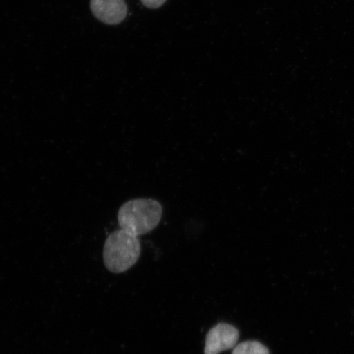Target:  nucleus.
Instances as JSON below:
<instances>
[{
	"instance_id": "obj_1",
	"label": "nucleus",
	"mask_w": 354,
	"mask_h": 354,
	"mask_svg": "<svg viewBox=\"0 0 354 354\" xmlns=\"http://www.w3.org/2000/svg\"><path fill=\"white\" fill-rule=\"evenodd\" d=\"M162 216L161 203L152 198H136L127 201L118 210L120 229L140 236L157 227Z\"/></svg>"
},
{
	"instance_id": "obj_2",
	"label": "nucleus",
	"mask_w": 354,
	"mask_h": 354,
	"mask_svg": "<svg viewBox=\"0 0 354 354\" xmlns=\"http://www.w3.org/2000/svg\"><path fill=\"white\" fill-rule=\"evenodd\" d=\"M140 255L138 236L122 229L111 234L105 241L104 260L110 272L122 273L127 271L136 263Z\"/></svg>"
},
{
	"instance_id": "obj_3",
	"label": "nucleus",
	"mask_w": 354,
	"mask_h": 354,
	"mask_svg": "<svg viewBox=\"0 0 354 354\" xmlns=\"http://www.w3.org/2000/svg\"><path fill=\"white\" fill-rule=\"evenodd\" d=\"M240 332L228 323H219L207 332L205 354H219L236 346Z\"/></svg>"
},
{
	"instance_id": "obj_4",
	"label": "nucleus",
	"mask_w": 354,
	"mask_h": 354,
	"mask_svg": "<svg viewBox=\"0 0 354 354\" xmlns=\"http://www.w3.org/2000/svg\"><path fill=\"white\" fill-rule=\"evenodd\" d=\"M93 15L108 25H118L126 19L127 7L124 0H91Z\"/></svg>"
},
{
	"instance_id": "obj_5",
	"label": "nucleus",
	"mask_w": 354,
	"mask_h": 354,
	"mask_svg": "<svg viewBox=\"0 0 354 354\" xmlns=\"http://www.w3.org/2000/svg\"><path fill=\"white\" fill-rule=\"evenodd\" d=\"M232 354H270L264 344L256 340H249L236 345Z\"/></svg>"
},
{
	"instance_id": "obj_6",
	"label": "nucleus",
	"mask_w": 354,
	"mask_h": 354,
	"mask_svg": "<svg viewBox=\"0 0 354 354\" xmlns=\"http://www.w3.org/2000/svg\"><path fill=\"white\" fill-rule=\"evenodd\" d=\"M145 7L149 8H158L161 7L166 0H140Z\"/></svg>"
}]
</instances>
